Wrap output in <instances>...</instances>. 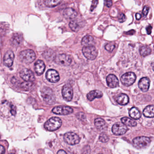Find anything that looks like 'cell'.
I'll return each instance as SVG.
<instances>
[{"mask_svg": "<svg viewBox=\"0 0 154 154\" xmlns=\"http://www.w3.org/2000/svg\"><path fill=\"white\" fill-rule=\"evenodd\" d=\"M41 95L44 101L50 105H53L56 101V96L50 88L44 87L41 90Z\"/></svg>", "mask_w": 154, "mask_h": 154, "instance_id": "cell-1", "label": "cell"}, {"mask_svg": "<svg viewBox=\"0 0 154 154\" xmlns=\"http://www.w3.org/2000/svg\"><path fill=\"white\" fill-rule=\"evenodd\" d=\"M19 58L20 60L24 64H30L35 60L36 55L32 50H25L20 53Z\"/></svg>", "mask_w": 154, "mask_h": 154, "instance_id": "cell-2", "label": "cell"}, {"mask_svg": "<svg viewBox=\"0 0 154 154\" xmlns=\"http://www.w3.org/2000/svg\"><path fill=\"white\" fill-rule=\"evenodd\" d=\"M62 125V121L59 118L54 117L50 119L45 123L44 127L49 131H54L57 130Z\"/></svg>", "mask_w": 154, "mask_h": 154, "instance_id": "cell-3", "label": "cell"}, {"mask_svg": "<svg viewBox=\"0 0 154 154\" xmlns=\"http://www.w3.org/2000/svg\"><path fill=\"white\" fill-rule=\"evenodd\" d=\"M151 143L150 138L146 137H139L133 140V145L137 149H142L147 147Z\"/></svg>", "mask_w": 154, "mask_h": 154, "instance_id": "cell-4", "label": "cell"}, {"mask_svg": "<svg viewBox=\"0 0 154 154\" xmlns=\"http://www.w3.org/2000/svg\"><path fill=\"white\" fill-rule=\"evenodd\" d=\"M82 53L84 57L90 60H94L98 55L97 51L93 46L83 47Z\"/></svg>", "mask_w": 154, "mask_h": 154, "instance_id": "cell-5", "label": "cell"}, {"mask_svg": "<svg viewBox=\"0 0 154 154\" xmlns=\"http://www.w3.org/2000/svg\"><path fill=\"white\" fill-rule=\"evenodd\" d=\"M65 142L70 145H75L79 143L80 138L78 135L73 132H68L64 135Z\"/></svg>", "mask_w": 154, "mask_h": 154, "instance_id": "cell-6", "label": "cell"}, {"mask_svg": "<svg viewBox=\"0 0 154 154\" xmlns=\"http://www.w3.org/2000/svg\"><path fill=\"white\" fill-rule=\"evenodd\" d=\"M120 79L123 85L129 86L135 82L136 79V76L133 72H128L123 75Z\"/></svg>", "mask_w": 154, "mask_h": 154, "instance_id": "cell-7", "label": "cell"}, {"mask_svg": "<svg viewBox=\"0 0 154 154\" xmlns=\"http://www.w3.org/2000/svg\"><path fill=\"white\" fill-rule=\"evenodd\" d=\"M55 61L57 64L60 66H67L72 62L70 56L65 54H60L55 57Z\"/></svg>", "mask_w": 154, "mask_h": 154, "instance_id": "cell-8", "label": "cell"}, {"mask_svg": "<svg viewBox=\"0 0 154 154\" xmlns=\"http://www.w3.org/2000/svg\"><path fill=\"white\" fill-rule=\"evenodd\" d=\"M127 130L126 125L120 122L115 124L112 128V132L116 135H122L125 134Z\"/></svg>", "mask_w": 154, "mask_h": 154, "instance_id": "cell-9", "label": "cell"}, {"mask_svg": "<svg viewBox=\"0 0 154 154\" xmlns=\"http://www.w3.org/2000/svg\"><path fill=\"white\" fill-rule=\"evenodd\" d=\"M52 112L57 115H68L73 113V109L69 106H59L55 107L52 109Z\"/></svg>", "mask_w": 154, "mask_h": 154, "instance_id": "cell-10", "label": "cell"}, {"mask_svg": "<svg viewBox=\"0 0 154 154\" xmlns=\"http://www.w3.org/2000/svg\"><path fill=\"white\" fill-rule=\"evenodd\" d=\"M63 98L67 101L72 100L73 97V90L70 84H66L63 87L62 91Z\"/></svg>", "mask_w": 154, "mask_h": 154, "instance_id": "cell-11", "label": "cell"}, {"mask_svg": "<svg viewBox=\"0 0 154 154\" xmlns=\"http://www.w3.org/2000/svg\"><path fill=\"white\" fill-rule=\"evenodd\" d=\"M46 77L48 80L53 83L58 82L60 80L59 73L55 69H49L46 73Z\"/></svg>", "mask_w": 154, "mask_h": 154, "instance_id": "cell-12", "label": "cell"}, {"mask_svg": "<svg viewBox=\"0 0 154 154\" xmlns=\"http://www.w3.org/2000/svg\"><path fill=\"white\" fill-rule=\"evenodd\" d=\"M20 76L25 81L32 82L35 80L33 72L28 69H24L20 72Z\"/></svg>", "mask_w": 154, "mask_h": 154, "instance_id": "cell-13", "label": "cell"}, {"mask_svg": "<svg viewBox=\"0 0 154 154\" xmlns=\"http://www.w3.org/2000/svg\"><path fill=\"white\" fill-rule=\"evenodd\" d=\"M14 55L12 51H8L5 53L4 57V64L6 66L11 67L13 64Z\"/></svg>", "mask_w": 154, "mask_h": 154, "instance_id": "cell-14", "label": "cell"}, {"mask_svg": "<svg viewBox=\"0 0 154 154\" xmlns=\"http://www.w3.org/2000/svg\"><path fill=\"white\" fill-rule=\"evenodd\" d=\"M150 79L146 77L142 78L138 82L139 88L143 92H146L148 90L150 87Z\"/></svg>", "mask_w": 154, "mask_h": 154, "instance_id": "cell-15", "label": "cell"}, {"mask_svg": "<svg viewBox=\"0 0 154 154\" xmlns=\"http://www.w3.org/2000/svg\"><path fill=\"white\" fill-rule=\"evenodd\" d=\"M106 82L108 86L111 88H116L119 84L118 79L114 75H109L107 77Z\"/></svg>", "mask_w": 154, "mask_h": 154, "instance_id": "cell-16", "label": "cell"}, {"mask_svg": "<svg viewBox=\"0 0 154 154\" xmlns=\"http://www.w3.org/2000/svg\"><path fill=\"white\" fill-rule=\"evenodd\" d=\"M35 72L38 75H41L43 74L45 69V65L42 60H38L34 65Z\"/></svg>", "mask_w": 154, "mask_h": 154, "instance_id": "cell-17", "label": "cell"}, {"mask_svg": "<svg viewBox=\"0 0 154 154\" xmlns=\"http://www.w3.org/2000/svg\"><path fill=\"white\" fill-rule=\"evenodd\" d=\"M63 15L67 19H73L77 16V12L73 8H68L63 11Z\"/></svg>", "mask_w": 154, "mask_h": 154, "instance_id": "cell-18", "label": "cell"}, {"mask_svg": "<svg viewBox=\"0 0 154 154\" xmlns=\"http://www.w3.org/2000/svg\"><path fill=\"white\" fill-rule=\"evenodd\" d=\"M103 96V93L99 90H93L89 92L87 95V98L90 101H92L95 98H100Z\"/></svg>", "mask_w": 154, "mask_h": 154, "instance_id": "cell-19", "label": "cell"}, {"mask_svg": "<svg viewBox=\"0 0 154 154\" xmlns=\"http://www.w3.org/2000/svg\"><path fill=\"white\" fill-rule=\"evenodd\" d=\"M117 102L120 105H126L129 102V97L125 94H120L116 99Z\"/></svg>", "mask_w": 154, "mask_h": 154, "instance_id": "cell-20", "label": "cell"}, {"mask_svg": "<svg viewBox=\"0 0 154 154\" xmlns=\"http://www.w3.org/2000/svg\"><path fill=\"white\" fill-rule=\"evenodd\" d=\"M95 125L97 128L100 130H103L106 128V125L104 119L97 118L95 120Z\"/></svg>", "mask_w": 154, "mask_h": 154, "instance_id": "cell-21", "label": "cell"}, {"mask_svg": "<svg viewBox=\"0 0 154 154\" xmlns=\"http://www.w3.org/2000/svg\"><path fill=\"white\" fill-rule=\"evenodd\" d=\"M143 114L146 117H154V106H146L144 109Z\"/></svg>", "mask_w": 154, "mask_h": 154, "instance_id": "cell-22", "label": "cell"}, {"mask_svg": "<svg viewBox=\"0 0 154 154\" xmlns=\"http://www.w3.org/2000/svg\"><path fill=\"white\" fill-rule=\"evenodd\" d=\"M94 43V39L93 37L91 36H85L83 37L82 40V44L84 46V47H88V46H93Z\"/></svg>", "mask_w": 154, "mask_h": 154, "instance_id": "cell-23", "label": "cell"}, {"mask_svg": "<svg viewBox=\"0 0 154 154\" xmlns=\"http://www.w3.org/2000/svg\"><path fill=\"white\" fill-rule=\"evenodd\" d=\"M129 115L132 118L138 119L141 117V114L139 110L137 108L133 107L129 110Z\"/></svg>", "mask_w": 154, "mask_h": 154, "instance_id": "cell-24", "label": "cell"}, {"mask_svg": "<svg viewBox=\"0 0 154 154\" xmlns=\"http://www.w3.org/2000/svg\"><path fill=\"white\" fill-rule=\"evenodd\" d=\"M22 38L20 35L18 33L14 34L11 39V43L14 46H17L20 45L21 42Z\"/></svg>", "mask_w": 154, "mask_h": 154, "instance_id": "cell-25", "label": "cell"}, {"mask_svg": "<svg viewBox=\"0 0 154 154\" xmlns=\"http://www.w3.org/2000/svg\"><path fill=\"white\" fill-rule=\"evenodd\" d=\"M122 123L127 126L130 127H135L137 125V123L134 119L128 117H124L121 119Z\"/></svg>", "mask_w": 154, "mask_h": 154, "instance_id": "cell-26", "label": "cell"}, {"mask_svg": "<svg viewBox=\"0 0 154 154\" xmlns=\"http://www.w3.org/2000/svg\"><path fill=\"white\" fill-rule=\"evenodd\" d=\"M62 0H44V3L46 6L49 7H54L62 2Z\"/></svg>", "mask_w": 154, "mask_h": 154, "instance_id": "cell-27", "label": "cell"}, {"mask_svg": "<svg viewBox=\"0 0 154 154\" xmlns=\"http://www.w3.org/2000/svg\"><path fill=\"white\" fill-rule=\"evenodd\" d=\"M151 48L148 46H143L140 49V53L143 57H146L151 53Z\"/></svg>", "mask_w": 154, "mask_h": 154, "instance_id": "cell-28", "label": "cell"}, {"mask_svg": "<svg viewBox=\"0 0 154 154\" xmlns=\"http://www.w3.org/2000/svg\"><path fill=\"white\" fill-rule=\"evenodd\" d=\"M69 26L71 30L75 32L79 31L80 29V26L76 20L71 21L69 23Z\"/></svg>", "mask_w": 154, "mask_h": 154, "instance_id": "cell-29", "label": "cell"}, {"mask_svg": "<svg viewBox=\"0 0 154 154\" xmlns=\"http://www.w3.org/2000/svg\"><path fill=\"white\" fill-rule=\"evenodd\" d=\"M33 85V83L32 82L25 81L20 84V87L24 90L29 91L32 88Z\"/></svg>", "mask_w": 154, "mask_h": 154, "instance_id": "cell-30", "label": "cell"}, {"mask_svg": "<svg viewBox=\"0 0 154 154\" xmlns=\"http://www.w3.org/2000/svg\"><path fill=\"white\" fill-rule=\"evenodd\" d=\"M109 137L105 133H102L100 135L99 140L102 143H106L109 141Z\"/></svg>", "mask_w": 154, "mask_h": 154, "instance_id": "cell-31", "label": "cell"}, {"mask_svg": "<svg viewBox=\"0 0 154 154\" xmlns=\"http://www.w3.org/2000/svg\"><path fill=\"white\" fill-rule=\"evenodd\" d=\"M115 47H116V46L113 43H108L106 44V46H105V49L107 51L111 52L114 50Z\"/></svg>", "mask_w": 154, "mask_h": 154, "instance_id": "cell-32", "label": "cell"}, {"mask_svg": "<svg viewBox=\"0 0 154 154\" xmlns=\"http://www.w3.org/2000/svg\"><path fill=\"white\" fill-rule=\"evenodd\" d=\"M126 20V17L125 15L124 14L121 13L119 14L118 17V20L119 22H124Z\"/></svg>", "mask_w": 154, "mask_h": 154, "instance_id": "cell-33", "label": "cell"}, {"mask_svg": "<svg viewBox=\"0 0 154 154\" xmlns=\"http://www.w3.org/2000/svg\"><path fill=\"white\" fill-rule=\"evenodd\" d=\"M77 117L80 120H84L86 119V116L84 113L82 112H80L77 115Z\"/></svg>", "mask_w": 154, "mask_h": 154, "instance_id": "cell-34", "label": "cell"}, {"mask_svg": "<svg viewBox=\"0 0 154 154\" xmlns=\"http://www.w3.org/2000/svg\"><path fill=\"white\" fill-rule=\"evenodd\" d=\"M149 11V7L148 6H145L143 10V14L144 16H146L148 14Z\"/></svg>", "mask_w": 154, "mask_h": 154, "instance_id": "cell-35", "label": "cell"}, {"mask_svg": "<svg viewBox=\"0 0 154 154\" xmlns=\"http://www.w3.org/2000/svg\"><path fill=\"white\" fill-rule=\"evenodd\" d=\"M105 5L108 7H110L112 5V0H104Z\"/></svg>", "mask_w": 154, "mask_h": 154, "instance_id": "cell-36", "label": "cell"}, {"mask_svg": "<svg viewBox=\"0 0 154 154\" xmlns=\"http://www.w3.org/2000/svg\"><path fill=\"white\" fill-rule=\"evenodd\" d=\"M98 2V0H94L92 2V5H91V11H93L94 8L97 6Z\"/></svg>", "mask_w": 154, "mask_h": 154, "instance_id": "cell-37", "label": "cell"}, {"mask_svg": "<svg viewBox=\"0 0 154 154\" xmlns=\"http://www.w3.org/2000/svg\"><path fill=\"white\" fill-rule=\"evenodd\" d=\"M11 113L12 115L13 116H15L16 113V108H15V106L13 105H11Z\"/></svg>", "mask_w": 154, "mask_h": 154, "instance_id": "cell-38", "label": "cell"}, {"mask_svg": "<svg viewBox=\"0 0 154 154\" xmlns=\"http://www.w3.org/2000/svg\"><path fill=\"white\" fill-rule=\"evenodd\" d=\"M152 26L151 25H148L146 28V32H147V33L148 34H150L152 32Z\"/></svg>", "mask_w": 154, "mask_h": 154, "instance_id": "cell-39", "label": "cell"}, {"mask_svg": "<svg viewBox=\"0 0 154 154\" xmlns=\"http://www.w3.org/2000/svg\"><path fill=\"white\" fill-rule=\"evenodd\" d=\"M5 152V149L2 146L0 145V154H4Z\"/></svg>", "mask_w": 154, "mask_h": 154, "instance_id": "cell-40", "label": "cell"}, {"mask_svg": "<svg viewBox=\"0 0 154 154\" xmlns=\"http://www.w3.org/2000/svg\"><path fill=\"white\" fill-rule=\"evenodd\" d=\"M141 17H142V15H141L140 14L137 13L136 14V18L137 20H140V19H141Z\"/></svg>", "mask_w": 154, "mask_h": 154, "instance_id": "cell-41", "label": "cell"}, {"mask_svg": "<svg viewBox=\"0 0 154 154\" xmlns=\"http://www.w3.org/2000/svg\"><path fill=\"white\" fill-rule=\"evenodd\" d=\"M57 154H67L64 150H60L58 152Z\"/></svg>", "mask_w": 154, "mask_h": 154, "instance_id": "cell-42", "label": "cell"}, {"mask_svg": "<svg viewBox=\"0 0 154 154\" xmlns=\"http://www.w3.org/2000/svg\"><path fill=\"white\" fill-rule=\"evenodd\" d=\"M152 67H153V69L154 71V62H153L152 63Z\"/></svg>", "mask_w": 154, "mask_h": 154, "instance_id": "cell-43", "label": "cell"}, {"mask_svg": "<svg viewBox=\"0 0 154 154\" xmlns=\"http://www.w3.org/2000/svg\"><path fill=\"white\" fill-rule=\"evenodd\" d=\"M14 154V153H10V154Z\"/></svg>", "mask_w": 154, "mask_h": 154, "instance_id": "cell-44", "label": "cell"}, {"mask_svg": "<svg viewBox=\"0 0 154 154\" xmlns=\"http://www.w3.org/2000/svg\"></svg>", "mask_w": 154, "mask_h": 154, "instance_id": "cell-45", "label": "cell"}]
</instances>
